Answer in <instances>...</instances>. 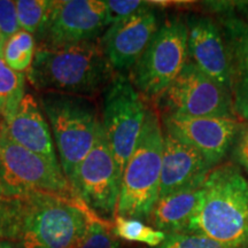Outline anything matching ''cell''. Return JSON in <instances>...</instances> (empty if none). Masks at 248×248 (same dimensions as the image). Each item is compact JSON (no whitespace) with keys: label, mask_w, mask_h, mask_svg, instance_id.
I'll return each mask as SVG.
<instances>
[{"label":"cell","mask_w":248,"mask_h":248,"mask_svg":"<svg viewBox=\"0 0 248 248\" xmlns=\"http://www.w3.org/2000/svg\"><path fill=\"white\" fill-rule=\"evenodd\" d=\"M52 0H17L15 1L21 30L36 37L44 26Z\"/></svg>","instance_id":"7402d4cb"},{"label":"cell","mask_w":248,"mask_h":248,"mask_svg":"<svg viewBox=\"0 0 248 248\" xmlns=\"http://www.w3.org/2000/svg\"><path fill=\"white\" fill-rule=\"evenodd\" d=\"M0 122H1V121H0Z\"/></svg>","instance_id":"1f68e13d"},{"label":"cell","mask_w":248,"mask_h":248,"mask_svg":"<svg viewBox=\"0 0 248 248\" xmlns=\"http://www.w3.org/2000/svg\"><path fill=\"white\" fill-rule=\"evenodd\" d=\"M101 125L116 167L122 173L140 135L147 104L129 77L115 74L102 91Z\"/></svg>","instance_id":"52a82bcc"},{"label":"cell","mask_w":248,"mask_h":248,"mask_svg":"<svg viewBox=\"0 0 248 248\" xmlns=\"http://www.w3.org/2000/svg\"><path fill=\"white\" fill-rule=\"evenodd\" d=\"M120 190L121 175L100 121L94 144L77 170L75 192L92 213L110 221L116 215Z\"/></svg>","instance_id":"8fae6325"},{"label":"cell","mask_w":248,"mask_h":248,"mask_svg":"<svg viewBox=\"0 0 248 248\" xmlns=\"http://www.w3.org/2000/svg\"><path fill=\"white\" fill-rule=\"evenodd\" d=\"M35 52V37L27 31L20 30L5 42L2 58L11 69L26 74L32 64Z\"/></svg>","instance_id":"ffe728a7"},{"label":"cell","mask_w":248,"mask_h":248,"mask_svg":"<svg viewBox=\"0 0 248 248\" xmlns=\"http://www.w3.org/2000/svg\"><path fill=\"white\" fill-rule=\"evenodd\" d=\"M4 45H5V39L2 37L1 32H0V54H2V49H4Z\"/></svg>","instance_id":"f546056e"},{"label":"cell","mask_w":248,"mask_h":248,"mask_svg":"<svg viewBox=\"0 0 248 248\" xmlns=\"http://www.w3.org/2000/svg\"><path fill=\"white\" fill-rule=\"evenodd\" d=\"M161 122L164 130L200 152L213 168L233 148L245 125L238 116H161Z\"/></svg>","instance_id":"7c38bea8"},{"label":"cell","mask_w":248,"mask_h":248,"mask_svg":"<svg viewBox=\"0 0 248 248\" xmlns=\"http://www.w3.org/2000/svg\"><path fill=\"white\" fill-rule=\"evenodd\" d=\"M187 35V23L184 18H166L129 73L132 85L146 102L156 105L188 61Z\"/></svg>","instance_id":"8992f818"},{"label":"cell","mask_w":248,"mask_h":248,"mask_svg":"<svg viewBox=\"0 0 248 248\" xmlns=\"http://www.w3.org/2000/svg\"><path fill=\"white\" fill-rule=\"evenodd\" d=\"M0 184L8 194L44 192L80 200L62 171L40 155L11 140L0 122Z\"/></svg>","instance_id":"ba28073f"},{"label":"cell","mask_w":248,"mask_h":248,"mask_svg":"<svg viewBox=\"0 0 248 248\" xmlns=\"http://www.w3.org/2000/svg\"><path fill=\"white\" fill-rule=\"evenodd\" d=\"M20 30L15 1L0 0V32L5 42Z\"/></svg>","instance_id":"4316f807"},{"label":"cell","mask_w":248,"mask_h":248,"mask_svg":"<svg viewBox=\"0 0 248 248\" xmlns=\"http://www.w3.org/2000/svg\"><path fill=\"white\" fill-rule=\"evenodd\" d=\"M16 215L15 197L8 194L0 184V240H12Z\"/></svg>","instance_id":"d4e9b609"},{"label":"cell","mask_w":248,"mask_h":248,"mask_svg":"<svg viewBox=\"0 0 248 248\" xmlns=\"http://www.w3.org/2000/svg\"><path fill=\"white\" fill-rule=\"evenodd\" d=\"M232 152L237 163L248 173V123H245L244 128L241 129Z\"/></svg>","instance_id":"83f0119b"},{"label":"cell","mask_w":248,"mask_h":248,"mask_svg":"<svg viewBox=\"0 0 248 248\" xmlns=\"http://www.w3.org/2000/svg\"><path fill=\"white\" fill-rule=\"evenodd\" d=\"M1 126L11 140L60 166L51 128L35 95L26 93L13 117L1 120Z\"/></svg>","instance_id":"e0dca14e"},{"label":"cell","mask_w":248,"mask_h":248,"mask_svg":"<svg viewBox=\"0 0 248 248\" xmlns=\"http://www.w3.org/2000/svg\"><path fill=\"white\" fill-rule=\"evenodd\" d=\"M98 40L36 47L27 78L42 92L91 97L104 91L115 75Z\"/></svg>","instance_id":"3957f363"},{"label":"cell","mask_w":248,"mask_h":248,"mask_svg":"<svg viewBox=\"0 0 248 248\" xmlns=\"http://www.w3.org/2000/svg\"><path fill=\"white\" fill-rule=\"evenodd\" d=\"M113 232L120 239L145 244L151 247H159L167 238L164 232L145 224L142 221L122 216L114 217Z\"/></svg>","instance_id":"44dd1931"},{"label":"cell","mask_w":248,"mask_h":248,"mask_svg":"<svg viewBox=\"0 0 248 248\" xmlns=\"http://www.w3.org/2000/svg\"><path fill=\"white\" fill-rule=\"evenodd\" d=\"M38 100L51 128L62 171L75 191L77 170L95 140L100 122L97 108L89 98L67 93L42 92Z\"/></svg>","instance_id":"5b68a950"},{"label":"cell","mask_w":248,"mask_h":248,"mask_svg":"<svg viewBox=\"0 0 248 248\" xmlns=\"http://www.w3.org/2000/svg\"><path fill=\"white\" fill-rule=\"evenodd\" d=\"M16 215L12 241L21 248H77L97 217L82 200L44 192L13 194Z\"/></svg>","instance_id":"6da1fadb"},{"label":"cell","mask_w":248,"mask_h":248,"mask_svg":"<svg viewBox=\"0 0 248 248\" xmlns=\"http://www.w3.org/2000/svg\"><path fill=\"white\" fill-rule=\"evenodd\" d=\"M161 116H237L231 92L188 60L156 102Z\"/></svg>","instance_id":"9c48e42d"},{"label":"cell","mask_w":248,"mask_h":248,"mask_svg":"<svg viewBox=\"0 0 248 248\" xmlns=\"http://www.w3.org/2000/svg\"><path fill=\"white\" fill-rule=\"evenodd\" d=\"M156 248H224L215 240L197 232H182L167 235Z\"/></svg>","instance_id":"cb8c5ba5"},{"label":"cell","mask_w":248,"mask_h":248,"mask_svg":"<svg viewBox=\"0 0 248 248\" xmlns=\"http://www.w3.org/2000/svg\"><path fill=\"white\" fill-rule=\"evenodd\" d=\"M0 248H21L12 240H0Z\"/></svg>","instance_id":"f1b7e54d"},{"label":"cell","mask_w":248,"mask_h":248,"mask_svg":"<svg viewBox=\"0 0 248 248\" xmlns=\"http://www.w3.org/2000/svg\"><path fill=\"white\" fill-rule=\"evenodd\" d=\"M77 248H119V240L113 232V222L99 216L92 218Z\"/></svg>","instance_id":"603a6c76"},{"label":"cell","mask_w":248,"mask_h":248,"mask_svg":"<svg viewBox=\"0 0 248 248\" xmlns=\"http://www.w3.org/2000/svg\"><path fill=\"white\" fill-rule=\"evenodd\" d=\"M188 232L224 248H248V181L237 164L219 163L210 170Z\"/></svg>","instance_id":"7a4b0ae2"},{"label":"cell","mask_w":248,"mask_h":248,"mask_svg":"<svg viewBox=\"0 0 248 248\" xmlns=\"http://www.w3.org/2000/svg\"><path fill=\"white\" fill-rule=\"evenodd\" d=\"M108 27L105 1L52 0L44 26L35 37L36 47L98 40Z\"/></svg>","instance_id":"30bf717a"},{"label":"cell","mask_w":248,"mask_h":248,"mask_svg":"<svg viewBox=\"0 0 248 248\" xmlns=\"http://www.w3.org/2000/svg\"><path fill=\"white\" fill-rule=\"evenodd\" d=\"M159 27V16L151 4L130 17L110 24L99 43L113 70L123 75L130 73Z\"/></svg>","instance_id":"4fadbf2b"},{"label":"cell","mask_w":248,"mask_h":248,"mask_svg":"<svg viewBox=\"0 0 248 248\" xmlns=\"http://www.w3.org/2000/svg\"><path fill=\"white\" fill-rule=\"evenodd\" d=\"M187 23L188 60L231 92V62L222 28L210 16H190Z\"/></svg>","instance_id":"9a60e30c"},{"label":"cell","mask_w":248,"mask_h":248,"mask_svg":"<svg viewBox=\"0 0 248 248\" xmlns=\"http://www.w3.org/2000/svg\"><path fill=\"white\" fill-rule=\"evenodd\" d=\"M231 62V95L234 114L248 123V5L213 2Z\"/></svg>","instance_id":"5bb4252c"},{"label":"cell","mask_w":248,"mask_h":248,"mask_svg":"<svg viewBox=\"0 0 248 248\" xmlns=\"http://www.w3.org/2000/svg\"><path fill=\"white\" fill-rule=\"evenodd\" d=\"M202 186L185 188L159 198L147 221L154 229L167 235L188 232L201 200Z\"/></svg>","instance_id":"ac0fdd59"},{"label":"cell","mask_w":248,"mask_h":248,"mask_svg":"<svg viewBox=\"0 0 248 248\" xmlns=\"http://www.w3.org/2000/svg\"><path fill=\"white\" fill-rule=\"evenodd\" d=\"M107 8L108 24H114L128 18L137 12L147 7L151 2L140 0H107L105 1Z\"/></svg>","instance_id":"484cf974"},{"label":"cell","mask_w":248,"mask_h":248,"mask_svg":"<svg viewBox=\"0 0 248 248\" xmlns=\"http://www.w3.org/2000/svg\"><path fill=\"white\" fill-rule=\"evenodd\" d=\"M27 74L11 69L0 54V119H12L26 94Z\"/></svg>","instance_id":"d6986e66"},{"label":"cell","mask_w":248,"mask_h":248,"mask_svg":"<svg viewBox=\"0 0 248 248\" xmlns=\"http://www.w3.org/2000/svg\"><path fill=\"white\" fill-rule=\"evenodd\" d=\"M163 129L156 106H148L144 124L121 179L116 215L147 221L159 199Z\"/></svg>","instance_id":"277c9868"},{"label":"cell","mask_w":248,"mask_h":248,"mask_svg":"<svg viewBox=\"0 0 248 248\" xmlns=\"http://www.w3.org/2000/svg\"><path fill=\"white\" fill-rule=\"evenodd\" d=\"M0 121H1V119H0Z\"/></svg>","instance_id":"4dcf8cb0"},{"label":"cell","mask_w":248,"mask_h":248,"mask_svg":"<svg viewBox=\"0 0 248 248\" xmlns=\"http://www.w3.org/2000/svg\"><path fill=\"white\" fill-rule=\"evenodd\" d=\"M212 169L213 167L200 152L163 129L159 198L185 188L202 186Z\"/></svg>","instance_id":"2e32d148"}]
</instances>
